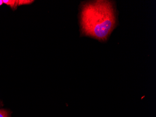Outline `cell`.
Returning <instances> with one entry per match:
<instances>
[{"mask_svg": "<svg viewBox=\"0 0 156 117\" xmlns=\"http://www.w3.org/2000/svg\"><path fill=\"white\" fill-rule=\"evenodd\" d=\"M34 2L32 0H19L18 1V6L23 5H28Z\"/></svg>", "mask_w": 156, "mask_h": 117, "instance_id": "cell-4", "label": "cell"}, {"mask_svg": "<svg viewBox=\"0 0 156 117\" xmlns=\"http://www.w3.org/2000/svg\"><path fill=\"white\" fill-rule=\"evenodd\" d=\"M11 112L7 109H0V117H10Z\"/></svg>", "mask_w": 156, "mask_h": 117, "instance_id": "cell-3", "label": "cell"}, {"mask_svg": "<svg viewBox=\"0 0 156 117\" xmlns=\"http://www.w3.org/2000/svg\"><path fill=\"white\" fill-rule=\"evenodd\" d=\"M114 4L108 1L84 3L81 8V32L100 41H105L116 26Z\"/></svg>", "mask_w": 156, "mask_h": 117, "instance_id": "cell-1", "label": "cell"}, {"mask_svg": "<svg viewBox=\"0 0 156 117\" xmlns=\"http://www.w3.org/2000/svg\"><path fill=\"white\" fill-rule=\"evenodd\" d=\"M3 1H2V0H0V6H1V5H2L3 4Z\"/></svg>", "mask_w": 156, "mask_h": 117, "instance_id": "cell-5", "label": "cell"}, {"mask_svg": "<svg viewBox=\"0 0 156 117\" xmlns=\"http://www.w3.org/2000/svg\"><path fill=\"white\" fill-rule=\"evenodd\" d=\"M0 105H1V103H0Z\"/></svg>", "mask_w": 156, "mask_h": 117, "instance_id": "cell-6", "label": "cell"}, {"mask_svg": "<svg viewBox=\"0 0 156 117\" xmlns=\"http://www.w3.org/2000/svg\"><path fill=\"white\" fill-rule=\"evenodd\" d=\"M3 3L7 4L13 10H16L17 9V6H18V1L17 0H3Z\"/></svg>", "mask_w": 156, "mask_h": 117, "instance_id": "cell-2", "label": "cell"}]
</instances>
